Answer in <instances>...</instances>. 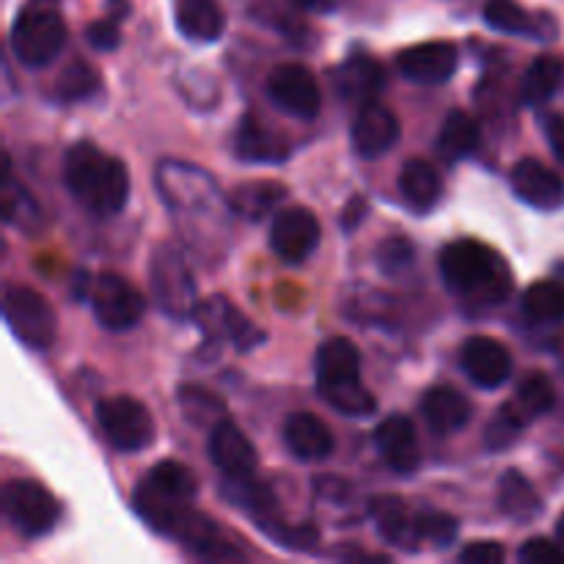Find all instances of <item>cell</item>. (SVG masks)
<instances>
[{"label":"cell","mask_w":564,"mask_h":564,"mask_svg":"<svg viewBox=\"0 0 564 564\" xmlns=\"http://www.w3.org/2000/svg\"><path fill=\"white\" fill-rule=\"evenodd\" d=\"M441 191V176L427 160H408L400 171V193L408 202V207H413L416 213H430V209L438 204Z\"/></svg>","instance_id":"4316f807"},{"label":"cell","mask_w":564,"mask_h":564,"mask_svg":"<svg viewBox=\"0 0 564 564\" xmlns=\"http://www.w3.org/2000/svg\"><path fill=\"white\" fill-rule=\"evenodd\" d=\"M485 22H488L494 31L501 33H516V36H538V39H551L554 33V22L543 14H529L523 6H518L516 0H488L485 3Z\"/></svg>","instance_id":"d4e9b609"},{"label":"cell","mask_w":564,"mask_h":564,"mask_svg":"<svg viewBox=\"0 0 564 564\" xmlns=\"http://www.w3.org/2000/svg\"><path fill=\"white\" fill-rule=\"evenodd\" d=\"M512 402H516V405L527 413L529 422H532V419L545 416V413L554 408V386H551V380L545 378L543 372H532L521 380V386H518L516 391V400Z\"/></svg>","instance_id":"e575fe53"},{"label":"cell","mask_w":564,"mask_h":564,"mask_svg":"<svg viewBox=\"0 0 564 564\" xmlns=\"http://www.w3.org/2000/svg\"><path fill=\"white\" fill-rule=\"evenodd\" d=\"M86 39L94 50H99V53H110V50L119 47V42H121L119 22H116L113 17L91 22V25L86 28Z\"/></svg>","instance_id":"ab89813d"},{"label":"cell","mask_w":564,"mask_h":564,"mask_svg":"<svg viewBox=\"0 0 564 564\" xmlns=\"http://www.w3.org/2000/svg\"><path fill=\"white\" fill-rule=\"evenodd\" d=\"M510 182L516 196L527 202L529 207L551 213V209H560L564 204V180L554 169L540 163V160H521V163H516Z\"/></svg>","instance_id":"7c38bea8"},{"label":"cell","mask_w":564,"mask_h":564,"mask_svg":"<svg viewBox=\"0 0 564 564\" xmlns=\"http://www.w3.org/2000/svg\"><path fill=\"white\" fill-rule=\"evenodd\" d=\"M64 180L77 204L97 218L121 213L130 198V174L124 163L99 152L94 143H75L66 152Z\"/></svg>","instance_id":"6da1fadb"},{"label":"cell","mask_w":564,"mask_h":564,"mask_svg":"<svg viewBox=\"0 0 564 564\" xmlns=\"http://www.w3.org/2000/svg\"><path fill=\"white\" fill-rule=\"evenodd\" d=\"M99 91V72L86 61H72L64 72H61L58 83H55V94L64 102H77L91 94Z\"/></svg>","instance_id":"d590c367"},{"label":"cell","mask_w":564,"mask_h":564,"mask_svg":"<svg viewBox=\"0 0 564 564\" xmlns=\"http://www.w3.org/2000/svg\"><path fill=\"white\" fill-rule=\"evenodd\" d=\"M336 88L345 99H352V102H372L386 86V72L383 66L375 58H367V55H356V58H347L339 69L334 72Z\"/></svg>","instance_id":"603a6c76"},{"label":"cell","mask_w":564,"mask_h":564,"mask_svg":"<svg viewBox=\"0 0 564 564\" xmlns=\"http://www.w3.org/2000/svg\"><path fill=\"white\" fill-rule=\"evenodd\" d=\"M375 444H378L383 460L397 474H413L422 463V449L416 441V427L411 419L391 416L375 430Z\"/></svg>","instance_id":"2e32d148"},{"label":"cell","mask_w":564,"mask_h":564,"mask_svg":"<svg viewBox=\"0 0 564 564\" xmlns=\"http://www.w3.org/2000/svg\"><path fill=\"white\" fill-rule=\"evenodd\" d=\"M364 218H367V198L352 196L350 202H347L345 215H341V226H345V231H352L361 226Z\"/></svg>","instance_id":"7bdbcfd3"},{"label":"cell","mask_w":564,"mask_h":564,"mask_svg":"<svg viewBox=\"0 0 564 564\" xmlns=\"http://www.w3.org/2000/svg\"><path fill=\"white\" fill-rule=\"evenodd\" d=\"M138 490L154 496L160 501H174V505H191L196 499V477L187 466L176 460H163L149 471V477L138 485Z\"/></svg>","instance_id":"484cf974"},{"label":"cell","mask_w":564,"mask_h":564,"mask_svg":"<svg viewBox=\"0 0 564 564\" xmlns=\"http://www.w3.org/2000/svg\"><path fill=\"white\" fill-rule=\"evenodd\" d=\"M235 149L237 158L248 160V163H279V160H284L290 154V143L275 130L264 127L257 116H246L240 121Z\"/></svg>","instance_id":"7402d4cb"},{"label":"cell","mask_w":564,"mask_h":564,"mask_svg":"<svg viewBox=\"0 0 564 564\" xmlns=\"http://www.w3.org/2000/svg\"><path fill=\"white\" fill-rule=\"evenodd\" d=\"M499 510L516 523H532L543 512V499L521 471L510 468L499 479Z\"/></svg>","instance_id":"83f0119b"},{"label":"cell","mask_w":564,"mask_h":564,"mask_svg":"<svg viewBox=\"0 0 564 564\" xmlns=\"http://www.w3.org/2000/svg\"><path fill=\"white\" fill-rule=\"evenodd\" d=\"M564 83V64L554 55H540L529 64L527 75L521 80V102L543 105L554 97Z\"/></svg>","instance_id":"f1b7e54d"},{"label":"cell","mask_w":564,"mask_h":564,"mask_svg":"<svg viewBox=\"0 0 564 564\" xmlns=\"http://www.w3.org/2000/svg\"><path fill=\"white\" fill-rule=\"evenodd\" d=\"M3 512L22 534L42 538L55 527L61 507L44 485L33 479H11L3 488Z\"/></svg>","instance_id":"8992f818"},{"label":"cell","mask_w":564,"mask_h":564,"mask_svg":"<svg viewBox=\"0 0 564 564\" xmlns=\"http://www.w3.org/2000/svg\"><path fill=\"white\" fill-rule=\"evenodd\" d=\"M518 560L529 564H564V545L551 543V540L545 538H534L521 545Z\"/></svg>","instance_id":"f35d334b"},{"label":"cell","mask_w":564,"mask_h":564,"mask_svg":"<svg viewBox=\"0 0 564 564\" xmlns=\"http://www.w3.org/2000/svg\"><path fill=\"white\" fill-rule=\"evenodd\" d=\"M562 88H564V83H562Z\"/></svg>","instance_id":"7dc6e473"},{"label":"cell","mask_w":564,"mask_h":564,"mask_svg":"<svg viewBox=\"0 0 564 564\" xmlns=\"http://www.w3.org/2000/svg\"><path fill=\"white\" fill-rule=\"evenodd\" d=\"M479 143V124L466 113V110H452L438 132V152L449 163L468 158Z\"/></svg>","instance_id":"f546056e"},{"label":"cell","mask_w":564,"mask_h":564,"mask_svg":"<svg viewBox=\"0 0 564 564\" xmlns=\"http://www.w3.org/2000/svg\"><path fill=\"white\" fill-rule=\"evenodd\" d=\"M441 273L457 295L479 303H501L512 290L505 259L477 240L449 242L441 251Z\"/></svg>","instance_id":"7a4b0ae2"},{"label":"cell","mask_w":564,"mask_h":564,"mask_svg":"<svg viewBox=\"0 0 564 564\" xmlns=\"http://www.w3.org/2000/svg\"><path fill=\"white\" fill-rule=\"evenodd\" d=\"M319 220L312 209L306 207H286L279 209L270 226V246L284 262H303L314 248L319 246Z\"/></svg>","instance_id":"30bf717a"},{"label":"cell","mask_w":564,"mask_h":564,"mask_svg":"<svg viewBox=\"0 0 564 564\" xmlns=\"http://www.w3.org/2000/svg\"><path fill=\"white\" fill-rule=\"evenodd\" d=\"M523 312L538 323L564 319V286L556 281H538L523 295Z\"/></svg>","instance_id":"d6a6232c"},{"label":"cell","mask_w":564,"mask_h":564,"mask_svg":"<svg viewBox=\"0 0 564 564\" xmlns=\"http://www.w3.org/2000/svg\"><path fill=\"white\" fill-rule=\"evenodd\" d=\"M176 28L191 42L209 44L224 33L226 14L218 0H176Z\"/></svg>","instance_id":"cb8c5ba5"},{"label":"cell","mask_w":564,"mask_h":564,"mask_svg":"<svg viewBox=\"0 0 564 564\" xmlns=\"http://www.w3.org/2000/svg\"><path fill=\"white\" fill-rule=\"evenodd\" d=\"M545 138H549L556 160L564 165V116H560V113L545 116Z\"/></svg>","instance_id":"b9f144b4"},{"label":"cell","mask_w":564,"mask_h":564,"mask_svg":"<svg viewBox=\"0 0 564 564\" xmlns=\"http://www.w3.org/2000/svg\"><path fill=\"white\" fill-rule=\"evenodd\" d=\"M422 413L435 435H455L471 422V405L452 386H433L422 397Z\"/></svg>","instance_id":"ac0fdd59"},{"label":"cell","mask_w":564,"mask_h":564,"mask_svg":"<svg viewBox=\"0 0 564 564\" xmlns=\"http://www.w3.org/2000/svg\"><path fill=\"white\" fill-rule=\"evenodd\" d=\"M268 97L284 113L295 119H314L323 105V91L303 64H281L268 77Z\"/></svg>","instance_id":"9c48e42d"},{"label":"cell","mask_w":564,"mask_h":564,"mask_svg":"<svg viewBox=\"0 0 564 564\" xmlns=\"http://www.w3.org/2000/svg\"><path fill=\"white\" fill-rule=\"evenodd\" d=\"M284 196L286 191L279 182H246L229 196V207L231 213L242 215V218L257 220L279 207Z\"/></svg>","instance_id":"4dcf8cb0"},{"label":"cell","mask_w":564,"mask_h":564,"mask_svg":"<svg viewBox=\"0 0 564 564\" xmlns=\"http://www.w3.org/2000/svg\"><path fill=\"white\" fill-rule=\"evenodd\" d=\"M319 397L328 402L334 411H339L341 416H372L378 411V400H375L372 391L364 389L361 380H352V383L341 386H328V389H319Z\"/></svg>","instance_id":"1f68e13d"},{"label":"cell","mask_w":564,"mask_h":564,"mask_svg":"<svg viewBox=\"0 0 564 564\" xmlns=\"http://www.w3.org/2000/svg\"><path fill=\"white\" fill-rule=\"evenodd\" d=\"M66 44V25L55 0H31L22 6L11 28V50L31 69L53 64Z\"/></svg>","instance_id":"3957f363"},{"label":"cell","mask_w":564,"mask_h":564,"mask_svg":"<svg viewBox=\"0 0 564 564\" xmlns=\"http://www.w3.org/2000/svg\"><path fill=\"white\" fill-rule=\"evenodd\" d=\"M292 3L303 11H317V14H323V11L334 9L336 0H292Z\"/></svg>","instance_id":"ee69618b"},{"label":"cell","mask_w":564,"mask_h":564,"mask_svg":"<svg viewBox=\"0 0 564 564\" xmlns=\"http://www.w3.org/2000/svg\"><path fill=\"white\" fill-rule=\"evenodd\" d=\"M375 259H378L383 273H402L416 259V248H413V242L408 237H386L378 246V251H375Z\"/></svg>","instance_id":"8d00e7d4"},{"label":"cell","mask_w":564,"mask_h":564,"mask_svg":"<svg viewBox=\"0 0 564 564\" xmlns=\"http://www.w3.org/2000/svg\"><path fill=\"white\" fill-rule=\"evenodd\" d=\"M91 312L102 328L130 330L141 323L147 301L127 279L116 273H102L91 284Z\"/></svg>","instance_id":"ba28073f"},{"label":"cell","mask_w":564,"mask_h":564,"mask_svg":"<svg viewBox=\"0 0 564 564\" xmlns=\"http://www.w3.org/2000/svg\"><path fill=\"white\" fill-rule=\"evenodd\" d=\"M209 457L229 479L257 471V449L231 419H218L209 433Z\"/></svg>","instance_id":"4fadbf2b"},{"label":"cell","mask_w":564,"mask_h":564,"mask_svg":"<svg viewBox=\"0 0 564 564\" xmlns=\"http://www.w3.org/2000/svg\"><path fill=\"white\" fill-rule=\"evenodd\" d=\"M361 380V352L345 336L323 341L317 350V389Z\"/></svg>","instance_id":"ffe728a7"},{"label":"cell","mask_w":564,"mask_h":564,"mask_svg":"<svg viewBox=\"0 0 564 564\" xmlns=\"http://www.w3.org/2000/svg\"><path fill=\"white\" fill-rule=\"evenodd\" d=\"M419 534L422 540H433L435 545H452L457 538V521L446 512H419Z\"/></svg>","instance_id":"74e56055"},{"label":"cell","mask_w":564,"mask_h":564,"mask_svg":"<svg viewBox=\"0 0 564 564\" xmlns=\"http://www.w3.org/2000/svg\"><path fill=\"white\" fill-rule=\"evenodd\" d=\"M149 281H152L154 301L163 308V314L174 319H185L196 314V281H193L191 268H187V259L176 251V246L160 242L154 248L152 264H149Z\"/></svg>","instance_id":"277c9868"},{"label":"cell","mask_w":564,"mask_h":564,"mask_svg":"<svg viewBox=\"0 0 564 564\" xmlns=\"http://www.w3.org/2000/svg\"><path fill=\"white\" fill-rule=\"evenodd\" d=\"M400 141V121L386 105L364 102L352 124V147L361 158L372 160L389 152Z\"/></svg>","instance_id":"9a60e30c"},{"label":"cell","mask_w":564,"mask_h":564,"mask_svg":"<svg viewBox=\"0 0 564 564\" xmlns=\"http://www.w3.org/2000/svg\"><path fill=\"white\" fill-rule=\"evenodd\" d=\"M402 75L413 83L438 86L446 83L457 69V47L452 42H424L402 50L397 58Z\"/></svg>","instance_id":"5bb4252c"},{"label":"cell","mask_w":564,"mask_h":564,"mask_svg":"<svg viewBox=\"0 0 564 564\" xmlns=\"http://www.w3.org/2000/svg\"><path fill=\"white\" fill-rule=\"evenodd\" d=\"M3 317L11 334L31 350H50L58 334V317L53 306L36 290L9 284L3 292Z\"/></svg>","instance_id":"5b68a950"},{"label":"cell","mask_w":564,"mask_h":564,"mask_svg":"<svg viewBox=\"0 0 564 564\" xmlns=\"http://www.w3.org/2000/svg\"><path fill=\"white\" fill-rule=\"evenodd\" d=\"M372 518L378 523V532L389 540L391 545H400V549L413 551L422 540L419 534V521L411 510L405 507V501L400 496H380L372 501Z\"/></svg>","instance_id":"44dd1931"},{"label":"cell","mask_w":564,"mask_h":564,"mask_svg":"<svg viewBox=\"0 0 564 564\" xmlns=\"http://www.w3.org/2000/svg\"><path fill=\"white\" fill-rule=\"evenodd\" d=\"M556 540L564 545V512L560 516V521H556Z\"/></svg>","instance_id":"bcb514c9"},{"label":"cell","mask_w":564,"mask_h":564,"mask_svg":"<svg viewBox=\"0 0 564 564\" xmlns=\"http://www.w3.org/2000/svg\"><path fill=\"white\" fill-rule=\"evenodd\" d=\"M108 11H110V17L119 22V20H124L127 14H130V3H127V0H110Z\"/></svg>","instance_id":"f6af8a7d"},{"label":"cell","mask_w":564,"mask_h":564,"mask_svg":"<svg viewBox=\"0 0 564 564\" xmlns=\"http://www.w3.org/2000/svg\"><path fill=\"white\" fill-rule=\"evenodd\" d=\"M284 441L292 455L303 463L325 460L334 452V433H330V427L308 411H297L286 419Z\"/></svg>","instance_id":"e0dca14e"},{"label":"cell","mask_w":564,"mask_h":564,"mask_svg":"<svg viewBox=\"0 0 564 564\" xmlns=\"http://www.w3.org/2000/svg\"><path fill=\"white\" fill-rule=\"evenodd\" d=\"M97 422L105 438L119 452H141L154 441V422L147 405L132 397H108L99 400Z\"/></svg>","instance_id":"52a82bcc"},{"label":"cell","mask_w":564,"mask_h":564,"mask_svg":"<svg viewBox=\"0 0 564 564\" xmlns=\"http://www.w3.org/2000/svg\"><path fill=\"white\" fill-rule=\"evenodd\" d=\"M196 317L207 339H235L240 347H251L253 339H262V334L226 297H209L196 308Z\"/></svg>","instance_id":"d6986e66"},{"label":"cell","mask_w":564,"mask_h":564,"mask_svg":"<svg viewBox=\"0 0 564 564\" xmlns=\"http://www.w3.org/2000/svg\"><path fill=\"white\" fill-rule=\"evenodd\" d=\"M501 560H505V549L499 543H471L460 554V562L466 564H499Z\"/></svg>","instance_id":"60d3db41"},{"label":"cell","mask_w":564,"mask_h":564,"mask_svg":"<svg viewBox=\"0 0 564 564\" xmlns=\"http://www.w3.org/2000/svg\"><path fill=\"white\" fill-rule=\"evenodd\" d=\"M460 364L468 378L482 389H499L512 375L510 350L490 336H471L463 345Z\"/></svg>","instance_id":"8fae6325"},{"label":"cell","mask_w":564,"mask_h":564,"mask_svg":"<svg viewBox=\"0 0 564 564\" xmlns=\"http://www.w3.org/2000/svg\"><path fill=\"white\" fill-rule=\"evenodd\" d=\"M527 422V413H523L516 402H507V405H501L499 411H496V416L490 419L488 430H485V446H488L490 452L507 449V446H512L521 438Z\"/></svg>","instance_id":"836d02e7"}]
</instances>
